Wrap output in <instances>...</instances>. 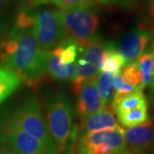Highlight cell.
Returning a JSON list of instances; mask_svg holds the SVG:
<instances>
[{
    "mask_svg": "<svg viewBox=\"0 0 154 154\" xmlns=\"http://www.w3.org/2000/svg\"><path fill=\"white\" fill-rule=\"evenodd\" d=\"M1 59L20 76L23 82L36 87L47 73L48 52L38 45L33 27L13 25L1 45Z\"/></svg>",
    "mask_w": 154,
    "mask_h": 154,
    "instance_id": "6da1fadb",
    "label": "cell"
},
{
    "mask_svg": "<svg viewBox=\"0 0 154 154\" xmlns=\"http://www.w3.org/2000/svg\"><path fill=\"white\" fill-rule=\"evenodd\" d=\"M47 125L58 154H68L77 141L75 112L68 94L62 90L45 88L42 92Z\"/></svg>",
    "mask_w": 154,
    "mask_h": 154,
    "instance_id": "7a4b0ae2",
    "label": "cell"
},
{
    "mask_svg": "<svg viewBox=\"0 0 154 154\" xmlns=\"http://www.w3.org/2000/svg\"><path fill=\"white\" fill-rule=\"evenodd\" d=\"M1 116L11 125L38 140L51 152L58 153L36 95H29L22 105Z\"/></svg>",
    "mask_w": 154,
    "mask_h": 154,
    "instance_id": "3957f363",
    "label": "cell"
},
{
    "mask_svg": "<svg viewBox=\"0 0 154 154\" xmlns=\"http://www.w3.org/2000/svg\"><path fill=\"white\" fill-rule=\"evenodd\" d=\"M58 18L64 33V40H70L82 49L96 35L99 19L92 7L57 11Z\"/></svg>",
    "mask_w": 154,
    "mask_h": 154,
    "instance_id": "277c9868",
    "label": "cell"
},
{
    "mask_svg": "<svg viewBox=\"0 0 154 154\" xmlns=\"http://www.w3.org/2000/svg\"><path fill=\"white\" fill-rule=\"evenodd\" d=\"M124 129L121 126L80 134L76 141L79 154H121L126 150Z\"/></svg>",
    "mask_w": 154,
    "mask_h": 154,
    "instance_id": "5b68a950",
    "label": "cell"
},
{
    "mask_svg": "<svg viewBox=\"0 0 154 154\" xmlns=\"http://www.w3.org/2000/svg\"><path fill=\"white\" fill-rule=\"evenodd\" d=\"M33 33L38 45L45 51L55 49L64 40L57 11L38 7L33 10Z\"/></svg>",
    "mask_w": 154,
    "mask_h": 154,
    "instance_id": "8992f818",
    "label": "cell"
},
{
    "mask_svg": "<svg viewBox=\"0 0 154 154\" xmlns=\"http://www.w3.org/2000/svg\"><path fill=\"white\" fill-rule=\"evenodd\" d=\"M0 143L18 154H58L47 148L35 138L11 125L0 116Z\"/></svg>",
    "mask_w": 154,
    "mask_h": 154,
    "instance_id": "52a82bcc",
    "label": "cell"
},
{
    "mask_svg": "<svg viewBox=\"0 0 154 154\" xmlns=\"http://www.w3.org/2000/svg\"><path fill=\"white\" fill-rule=\"evenodd\" d=\"M152 38V33L141 28H135L124 36L116 49L125 61V65L133 63L143 54Z\"/></svg>",
    "mask_w": 154,
    "mask_h": 154,
    "instance_id": "ba28073f",
    "label": "cell"
},
{
    "mask_svg": "<svg viewBox=\"0 0 154 154\" xmlns=\"http://www.w3.org/2000/svg\"><path fill=\"white\" fill-rule=\"evenodd\" d=\"M124 140L128 151L135 154H145L154 144V124L147 120L138 126L124 129Z\"/></svg>",
    "mask_w": 154,
    "mask_h": 154,
    "instance_id": "9c48e42d",
    "label": "cell"
},
{
    "mask_svg": "<svg viewBox=\"0 0 154 154\" xmlns=\"http://www.w3.org/2000/svg\"><path fill=\"white\" fill-rule=\"evenodd\" d=\"M77 96L76 111L81 121L98 112L104 107L97 88V78L85 83Z\"/></svg>",
    "mask_w": 154,
    "mask_h": 154,
    "instance_id": "30bf717a",
    "label": "cell"
},
{
    "mask_svg": "<svg viewBox=\"0 0 154 154\" xmlns=\"http://www.w3.org/2000/svg\"><path fill=\"white\" fill-rule=\"evenodd\" d=\"M117 126L118 123L116 120L114 111L110 105H106L99 111L82 121L80 134L115 128Z\"/></svg>",
    "mask_w": 154,
    "mask_h": 154,
    "instance_id": "8fae6325",
    "label": "cell"
},
{
    "mask_svg": "<svg viewBox=\"0 0 154 154\" xmlns=\"http://www.w3.org/2000/svg\"><path fill=\"white\" fill-rule=\"evenodd\" d=\"M110 107L114 113L117 114L136 108L148 107V105L143 92L141 90H136L128 94H115Z\"/></svg>",
    "mask_w": 154,
    "mask_h": 154,
    "instance_id": "7c38bea8",
    "label": "cell"
},
{
    "mask_svg": "<svg viewBox=\"0 0 154 154\" xmlns=\"http://www.w3.org/2000/svg\"><path fill=\"white\" fill-rule=\"evenodd\" d=\"M23 82L11 67L0 63V105L22 86Z\"/></svg>",
    "mask_w": 154,
    "mask_h": 154,
    "instance_id": "4fadbf2b",
    "label": "cell"
},
{
    "mask_svg": "<svg viewBox=\"0 0 154 154\" xmlns=\"http://www.w3.org/2000/svg\"><path fill=\"white\" fill-rule=\"evenodd\" d=\"M76 71V63L62 64L59 61V54L55 49L50 51L47 58V72L51 78L58 81L73 80Z\"/></svg>",
    "mask_w": 154,
    "mask_h": 154,
    "instance_id": "5bb4252c",
    "label": "cell"
},
{
    "mask_svg": "<svg viewBox=\"0 0 154 154\" xmlns=\"http://www.w3.org/2000/svg\"><path fill=\"white\" fill-rule=\"evenodd\" d=\"M22 0H0V36L9 33Z\"/></svg>",
    "mask_w": 154,
    "mask_h": 154,
    "instance_id": "9a60e30c",
    "label": "cell"
},
{
    "mask_svg": "<svg viewBox=\"0 0 154 154\" xmlns=\"http://www.w3.org/2000/svg\"><path fill=\"white\" fill-rule=\"evenodd\" d=\"M125 66V61L120 55L113 43H109L107 51L105 53L103 63L100 68V72H110L112 74L120 73Z\"/></svg>",
    "mask_w": 154,
    "mask_h": 154,
    "instance_id": "2e32d148",
    "label": "cell"
},
{
    "mask_svg": "<svg viewBox=\"0 0 154 154\" xmlns=\"http://www.w3.org/2000/svg\"><path fill=\"white\" fill-rule=\"evenodd\" d=\"M114 75L115 74L110 72H100L97 77V88L101 103L104 107L109 105L110 99L115 92Z\"/></svg>",
    "mask_w": 154,
    "mask_h": 154,
    "instance_id": "e0dca14e",
    "label": "cell"
},
{
    "mask_svg": "<svg viewBox=\"0 0 154 154\" xmlns=\"http://www.w3.org/2000/svg\"><path fill=\"white\" fill-rule=\"evenodd\" d=\"M118 121L127 128L138 126L148 120V107H140L117 113Z\"/></svg>",
    "mask_w": 154,
    "mask_h": 154,
    "instance_id": "ac0fdd59",
    "label": "cell"
},
{
    "mask_svg": "<svg viewBox=\"0 0 154 154\" xmlns=\"http://www.w3.org/2000/svg\"><path fill=\"white\" fill-rule=\"evenodd\" d=\"M142 74V87L150 84L154 73V55L152 51H145L134 62Z\"/></svg>",
    "mask_w": 154,
    "mask_h": 154,
    "instance_id": "d6986e66",
    "label": "cell"
},
{
    "mask_svg": "<svg viewBox=\"0 0 154 154\" xmlns=\"http://www.w3.org/2000/svg\"><path fill=\"white\" fill-rule=\"evenodd\" d=\"M120 75L126 83L136 87L139 90L142 91L144 89L142 87V74L134 63L125 65L120 72Z\"/></svg>",
    "mask_w": 154,
    "mask_h": 154,
    "instance_id": "ffe728a7",
    "label": "cell"
},
{
    "mask_svg": "<svg viewBox=\"0 0 154 154\" xmlns=\"http://www.w3.org/2000/svg\"><path fill=\"white\" fill-rule=\"evenodd\" d=\"M51 3L61 11H68L92 7L94 0H51Z\"/></svg>",
    "mask_w": 154,
    "mask_h": 154,
    "instance_id": "44dd1931",
    "label": "cell"
},
{
    "mask_svg": "<svg viewBox=\"0 0 154 154\" xmlns=\"http://www.w3.org/2000/svg\"><path fill=\"white\" fill-rule=\"evenodd\" d=\"M114 87H115L116 94H128V93L139 90L136 87L125 82L122 79L120 73H117V74L114 75Z\"/></svg>",
    "mask_w": 154,
    "mask_h": 154,
    "instance_id": "7402d4cb",
    "label": "cell"
},
{
    "mask_svg": "<svg viewBox=\"0 0 154 154\" xmlns=\"http://www.w3.org/2000/svg\"><path fill=\"white\" fill-rule=\"evenodd\" d=\"M24 2L29 7L35 9V8H38V7L49 5L50 3H51V0H24Z\"/></svg>",
    "mask_w": 154,
    "mask_h": 154,
    "instance_id": "603a6c76",
    "label": "cell"
},
{
    "mask_svg": "<svg viewBox=\"0 0 154 154\" xmlns=\"http://www.w3.org/2000/svg\"><path fill=\"white\" fill-rule=\"evenodd\" d=\"M146 10L149 18L154 22V0H146Z\"/></svg>",
    "mask_w": 154,
    "mask_h": 154,
    "instance_id": "cb8c5ba5",
    "label": "cell"
},
{
    "mask_svg": "<svg viewBox=\"0 0 154 154\" xmlns=\"http://www.w3.org/2000/svg\"><path fill=\"white\" fill-rule=\"evenodd\" d=\"M0 154H18L8 146L0 143Z\"/></svg>",
    "mask_w": 154,
    "mask_h": 154,
    "instance_id": "d4e9b609",
    "label": "cell"
},
{
    "mask_svg": "<svg viewBox=\"0 0 154 154\" xmlns=\"http://www.w3.org/2000/svg\"><path fill=\"white\" fill-rule=\"evenodd\" d=\"M103 5H115V4H126L129 0H97Z\"/></svg>",
    "mask_w": 154,
    "mask_h": 154,
    "instance_id": "484cf974",
    "label": "cell"
},
{
    "mask_svg": "<svg viewBox=\"0 0 154 154\" xmlns=\"http://www.w3.org/2000/svg\"><path fill=\"white\" fill-rule=\"evenodd\" d=\"M68 154H79L78 153V152H77V150H76V144H75V146L72 148V150L69 152Z\"/></svg>",
    "mask_w": 154,
    "mask_h": 154,
    "instance_id": "4316f807",
    "label": "cell"
},
{
    "mask_svg": "<svg viewBox=\"0 0 154 154\" xmlns=\"http://www.w3.org/2000/svg\"><path fill=\"white\" fill-rule=\"evenodd\" d=\"M150 88H151V90H152V91H153L154 90V73H153V75H152V81H151V82H150Z\"/></svg>",
    "mask_w": 154,
    "mask_h": 154,
    "instance_id": "83f0119b",
    "label": "cell"
},
{
    "mask_svg": "<svg viewBox=\"0 0 154 154\" xmlns=\"http://www.w3.org/2000/svg\"><path fill=\"white\" fill-rule=\"evenodd\" d=\"M122 154H135V153H134V152H132L128 151V150L126 147V150H125V151H124V152H122Z\"/></svg>",
    "mask_w": 154,
    "mask_h": 154,
    "instance_id": "f1b7e54d",
    "label": "cell"
},
{
    "mask_svg": "<svg viewBox=\"0 0 154 154\" xmlns=\"http://www.w3.org/2000/svg\"><path fill=\"white\" fill-rule=\"evenodd\" d=\"M152 104H153V107H154V90L152 91Z\"/></svg>",
    "mask_w": 154,
    "mask_h": 154,
    "instance_id": "f546056e",
    "label": "cell"
},
{
    "mask_svg": "<svg viewBox=\"0 0 154 154\" xmlns=\"http://www.w3.org/2000/svg\"><path fill=\"white\" fill-rule=\"evenodd\" d=\"M152 53H153V55H154V41H153V44H152Z\"/></svg>",
    "mask_w": 154,
    "mask_h": 154,
    "instance_id": "4dcf8cb0",
    "label": "cell"
}]
</instances>
